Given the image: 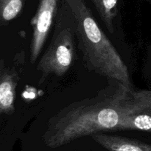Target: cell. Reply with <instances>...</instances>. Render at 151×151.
<instances>
[{"label": "cell", "instance_id": "6da1fadb", "mask_svg": "<svg viewBox=\"0 0 151 151\" xmlns=\"http://www.w3.org/2000/svg\"><path fill=\"white\" fill-rule=\"evenodd\" d=\"M128 91L121 82L109 79L95 96L71 103L49 119L42 140L50 148L103 131L118 130L125 113Z\"/></svg>", "mask_w": 151, "mask_h": 151}, {"label": "cell", "instance_id": "7a4b0ae2", "mask_svg": "<svg viewBox=\"0 0 151 151\" xmlns=\"http://www.w3.org/2000/svg\"><path fill=\"white\" fill-rule=\"evenodd\" d=\"M75 24V34L88 70L122 83L133 91L129 71L110 40L99 27L84 0H66Z\"/></svg>", "mask_w": 151, "mask_h": 151}, {"label": "cell", "instance_id": "3957f363", "mask_svg": "<svg viewBox=\"0 0 151 151\" xmlns=\"http://www.w3.org/2000/svg\"><path fill=\"white\" fill-rule=\"evenodd\" d=\"M75 28L58 22L52 38L41 56L37 66L41 73L38 84L45 81L50 74L63 76L72 66L75 56Z\"/></svg>", "mask_w": 151, "mask_h": 151}, {"label": "cell", "instance_id": "277c9868", "mask_svg": "<svg viewBox=\"0 0 151 151\" xmlns=\"http://www.w3.org/2000/svg\"><path fill=\"white\" fill-rule=\"evenodd\" d=\"M59 0H40L37 11L31 19L32 28L30 48V62L34 64L43 50L57 10Z\"/></svg>", "mask_w": 151, "mask_h": 151}, {"label": "cell", "instance_id": "5b68a950", "mask_svg": "<svg viewBox=\"0 0 151 151\" xmlns=\"http://www.w3.org/2000/svg\"><path fill=\"white\" fill-rule=\"evenodd\" d=\"M19 82V74L12 68L4 67L1 61L0 68V113L11 115L15 112L16 88Z\"/></svg>", "mask_w": 151, "mask_h": 151}, {"label": "cell", "instance_id": "8992f818", "mask_svg": "<svg viewBox=\"0 0 151 151\" xmlns=\"http://www.w3.org/2000/svg\"><path fill=\"white\" fill-rule=\"evenodd\" d=\"M91 136L94 142L109 151H151V144L129 138L103 133Z\"/></svg>", "mask_w": 151, "mask_h": 151}, {"label": "cell", "instance_id": "52a82bcc", "mask_svg": "<svg viewBox=\"0 0 151 151\" xmlns=\"http://www.w3.org/2000/svg\"><path fill=\"white\" fill-rule=\"evenodd\" d=\"M118 130H142L151 133V110L125 111L119 121Z\"/></svg>", "mask_w": 151, "mask_h": 151}, {"label": "cell", "instance_id": "ba28073f", "mask_svg": "<svg viewBox=\"0 0 151 151\" xmlns=\"http://www.w3.org/2000/svg\"><path fill=\"white\" fill-rule=\"evenodd\" d=\"M99 16L111 33L114 32V20L117 15L118 0H91Z\"/></svg>", "mask_w": 151, "mask_h": 151}, {"label": "cell", "instance_id": "9c48e42d", "mask_svg": "<svg viewBox=\"0 0 151 151\" xmlns=\"http://www.w3.org/2000/svg\"><path fill=\"white\" fill-rule=\"evenodd\" d=\"M125 109L130 113L151 110V90L129 92L125 102Z\"/></svg>", "mask_w": 151, "mask_h": 151}, {"label": "cell", "instance_id": "30bf717a", "mask_svg": "<svg viewBox=\"0 0 151 151\" xmlns=\"http://www.w3.org/2000/svg\"><path fill=\"white\" fill-rule=\"evenodd\" d=\"M25 0H0V21L6 25L22 12Z\"/></svg>", "mask_w": 151, "mask_h": 151}]
</instances>
